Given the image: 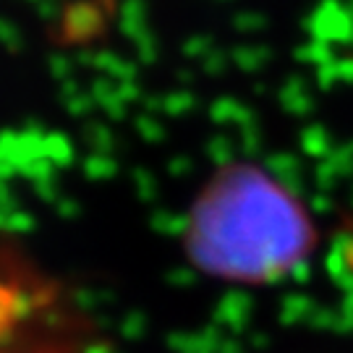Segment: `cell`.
<instances>
[{"mask_svg":"<svg viewBox=\"0 0 353 353\" xmlns=\"http://www.w3.org/2000/svg\"><path fill=\"white\" fill-rule=\"evenodd\" d=\"M312 241L301 199L262 165L217 168L191 199L181 243L207 278L254 285L285 275Z\"/></svg>","mask_w":353,"mask_h":353,"instance_id":"obj_1","label":"cell"}]
</instances>
